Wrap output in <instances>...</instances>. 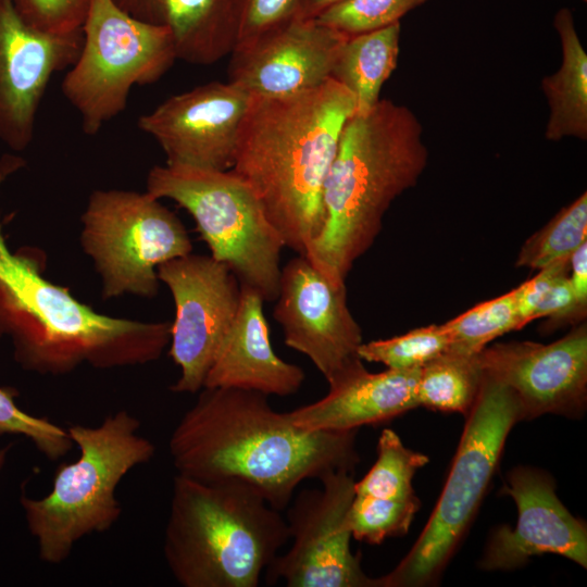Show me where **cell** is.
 <instances>
[{"instance_id":"74e56055","label":"cell","mask_w":587,"mask_h":587,"mask_svg":"<svg viewBox=\"0 0 587 587\" xmlns=\"http://www.w3.org/2000/svg\"><path fill=\"white\" fill-rule=\"evenodd\" d=\"M12 447H13V442H9L8 445L0 448V473L8 461V455Z\"/></svg>"},{"instance_id":"83f0119b","label":"cell","mask_w":587,"mask_h":587,"mask_svg":"<svg viewBox=\"0 0 587 587\" xmlns=\"http://www.w3.org/2000/svg\"><path fill=\"white\" fill-rule=\"evenodd\" d=\"M450 339L442 325H428L388 339L362 342V361L377 362L387 369H417L446 352Z\"/></svg>"},{"instance_id":"f1b7e54d","label":"cell","mask_w":587,"mask_h":587,"mask_svg":"<svg viewBox=\"0 0 587 587\" xmlns=\"http://www.w3.org/2000/svg\"><path fill=\"white\" fill-rule=\"evenodd\" d=\"M420 508V500H382L353 495L348 523L352 538L379 545L386 538L404 535Z\"/></svg>"},{"instance_id":"277c9868","label":"cell","mask_w":587,"mask_h":587,"mask_svg":"<svg viewBox=\"0 0 587 587\" xmlns=\"http://www.w3.org/2000/svg\"><path fill=\"white\" fill-rule=\"evenodd\" d=\"M427 163L423 127L411 109L380 99L370 112L354 114L326 177L323 226L303 255L333 283H345L379 234L386 211L417 184Z\"/></svg>"},{"instance_id":"52a82bcc","label":"cell","mask_w":587,"mask_h":587,"mask_svg":"<svg viewBox=\"0 0 587 587\" xmlns=\"http://www.w3.org/2000/svg\"><path fill=\"white\" fill-rule=\"evenodd\" d=\"M442 492L422 534L400 563L376 578V587L433 583L466 533L501 457L507 437L522 421L510 388L484 374Z\"/></svg>"},{"instance_id":"2e32d148","label":"cell","mask_w":587,"mask_h":587,"mask_svg":"<svg viewBox=\"0 0 587 587\" xmlns=\"http://www.w3.org/2000/svg\"><path fill=\"white\" fill-rule=\"evenodd\" d=\"M251 96L227 82H210L168 97L138 118L168 165L227 171Z\"/></svg>"},{"instance_id":"d6986e66","label":"cell","mask_w":587,"mask_h":587,"mask_svg":"<svg viewBox=\"0 0 587 587\" xmlns=\"http://www.w3.org/2000/svg\"><path fill=\"white\" fill-rule=\"evenodd\" d=\"M236 317L222 339L203 387L240 388L266 396H289L304 382L303 370L273 350L261 296L241 287Z\"/></svg>"},{"instance_id":"d590c367","label":"cell","mask_w":587,"mask_h":587,"mask_svg":"<svg viewBox=\"0 0 587 587\" xmlns=\"http://www.w3.org/2000/svg\"><path fill=\"white\" fill-rule=\"evenodd\" d=\"M569 279L579 309L586 313L587 307V241L570 257Z\"/></svg>"},{"instance_id":"f546056e","label":"cell","mask_w":587,"mask_h":587,"mask_svg":"<svg viewBox=\"0 0 587 587\" xmlns=\"http://www.w3.org/2000/svg\"><path fill=\"white\" fill-rule=\"evenodd\" d=\"M427 0H341L314 20L346 36L374 32L391 24Z\"/></svg>"},{"instance_id":"cb8c5ba5","label":"cell","mask_w":587,"mask_h":587,"mask_svg":"<svg viewBox=\"0 0 587 587\" xmlns=\"http://www.w3.org/2000/svg\"><path fill=\"white\" fill-rule=\"evenodd\" d=\"M483 377L478 354L446 351L420 369L417 405L466 416L477 399Z\"/></svg>"},{"instance_id":"8d00e7d4","label":"cell","mask_w":587,"mask_h":587,"mask_svg":"<svg viewBox=\"0 0 587 587\" xmlns=\"http://www.w3.org/2000/svg\"><path fill=\"white\" fill-rule=\"evenodd\" d=\"M341 0H294V18L314 20L321 12Z\"/></svg>"},{"instance_id":"484cf974","label":"cell","mask_w":587,"mask_h":587,"mask_svg":"<svg viewBox=\"0 0 587 587\" xmlns=\"http://www.w3.org/2000/svg\"><path fill=\"white\" fill-rule=\"evenodd\" d=\"M587 241V193L561 209L539 232L522 246L515 266L541 270L569 259Z\"/></svg>"},{"instance_id":"8fae6325","label":"cell","mask_w":587,"mask_h":587,"mask_svg":"<svg viewBox=\"0 0 587 587\" xmlns=\"http://www.w3.org/2000/svg\"><path fill=\"white\" fill-rule=\"evenodd\" d=\"M320 489H303L292 500L286 522L291 547L264 571L266 584L288 587H376L352 553L348 512L354 495L352 472L324 475Z\"/></svg>"},{"instance_id":"1f68e13d","label":"cell","mask_w":587,"mask_h":587,"mask_svg":"<svg viewBox=\"0 0 587 587\" xmlns=\"http://www.w3.org/2000/svg\"><path fill=\"white\" fill-rule=\"evenodd\" d=\"M32 26L49 33H70L83 27L91 0H12Z\"/></svg>"},{"instance_id":"836d02e7","label":"cell","mask_w":587,"mask_h":587,"mask_svg":"<svg viewBox=\"0 0 587 587\" xmlns=\"http://www.w3.org/2000/svg\"><path fill=\"white\" fill-rule=\"evenodd\" d=\"M569 268L570 258L559 260L539 270L536 276L514 288L520 329L533 321L534 312L553 279L561 273L569 271Z\"/></svg>"},{"instance_id":"4dcf8cb0","label":"cell","mask_w":587,"mask_h":587,"mask_svg":"<svg viewBox=\"0 0 587 587\" xmlns=\"http://www.w3.org/2000/svg\"><path fill=\"white\" fill-rule=\"evenodd\" d=\"M17 396L15 388L0 387V436H24L50 461L66 455L74 445L67 430L47 417L23 411L15 402Z\"/></svg>"},{"instance_id":"7402d4cb","label":"cell","mask_w":587,"mask_h":587,"mask_svg":"<svg viewBox=\"0 0 587 587\" xmlns=\"http://www.w3.org/2000/svg\"><path fill=\"white\" fill-rule=\"evenodd\" d=\"M553 26L561 42L560 67L541 79L549 114L545 137L550 141L564 138L587 139V53L576 30L573 13L560 9Z\"/></svg>"},{"instance_id":"5b68a950","label":"cell","mask_w":587,"mask_h":587,"mask_svg":"<svg viewBox=\"0 0 587 587\" xmlns=\"http://www.w3.org/2000/svg\"><path fill=\"white\" fill-rule=\"evenodd\" d=\"M280 511L249 484L173 479L163 553L183 587H257L289 540Z\"/></svg>"},{"instance_id":"ffe728a7","label":"cell","mask_w":587,"mask_h":587,"mask_svg":"<svg viewBox=\"0 0 587 587\" xmlns=\"http://www.w3.org/2000/svg\"><path fill=\"white\" fill-rule=\"evenodd\" d=\"M420 369L371 373L364 365L329 386L325 397L286 412L308 430H351L389 421L417 405Z\"/></svg>"},{"instance_id":"4316f807","label":"cell","mask_w":587,"mask_h":587,"mask_svg":"<svg viewBox=\"0 0 587 587\" xmlns=\"http://www.w3.org/2000/svg\"><path fill=\"white\" fill-rule=\"evenodd\" d=\"M444 327L450 339L447 351L478 354L496 338L520 329L514 289L475 305Z\"/></svg>"},{"instance_id":"4fadbf2b","label":"cell","mask_w":587,"mask_h":587,"mask_svg":"<svg viewBox=\"0 0 587 587\" xmlns=\"http://www.w3.org/2000/svg\"><path fill=\"white\" fill-rule=\"evenodd\" d=\"M273 316L285 344L308 357L328 386L361 367L362 333L347 303L345 283H333L304 257L280 272Z\"/></svg>"},{"instance_id":"603a6c76","label":"cell","mask_w":587,"mask_h":587,"mask_svg":"<svg viewBox=\"0 0 587 587\" xmlns=\"http://www.w3.org/2000/svg\"><path fill=\"white\" fill-rule=\"evenodd\" d=\"M401 25L350 36L340 48L330 77L354 97L355 114L370 112L380 100L385 82L396 70Z\"/></svg>"},{"instance_id":"3957f363","label":"cell","mask_w":587,"mask_h":587,"mask_svg":"<svg viewBox=\"0 0 587 587\" xmlns=\"http://www.w3.org/2000/svg\"><path fill=\"white\" fill-rule=\"evenodd\" d=\"M17 153L0 157V188L22 170ZM39 252H12L0 225V337L26 371L60 376L83 364L95 369L143 365L168 346L171 322H141L98 313L66 287L42 276Z\"/></svg>"},{"instance_id":"6da1fadb","label":"cell","mask_w":587,"mask_h":587,"mask_svg":"<svg viewBox=\"0 0 587 587\" xmlns=\"http://www.w3.org/2000/svg\"><path fill=\"white\" fill-rule=\"evenodd\" d=\"M357 432L303 429L264 394L203 387L172 432L168 451L177 474L245 482L282 511L303 480L354 470Z\"/></svg>"},{"instance_id":"d6a6232c","label":"cell","mask_w":587,"mask_h":587,"mask_svg":"<svg viewBox=\"0 0 587 587\" xmlns=\"http://www.w3.org/2000/svg\"><path fill=\"white\" fill-rule=\"evenodd\" d=\"M291 18L294 0H243L235 48L250 43Z\"/></svg>"},{"instance_id":"9c48e42d","label":"cell","mask_w":587,"mask_h":587,"mask_svg":"<svg viewBox=\"0 0 587 587\" xmlns=\"http://www.w3.org/2000/svg\"><path fill=\"white\" fill-rule=\"evenodd\" d=\"M82 30L80 53L61 89L93 136L125 110L134 86L158 82L177 54L165 28L132 17L113 0H91Z\"/></svg>"},{"instance_id":"7c38bea8","label":"cell","mask_w":587,"mask_h":587,"mask_svg":"<svg viewBox=\"0 0 587 587\" xmlns=\"http://www.w3.org/2000/svg\"><path fill=\"white\" fill-rule=\"evenodd\" d=\"M157 274L175 304L168 355L180 376L171 390L197 394L238 312L240 284L225 264L192 253L160 264Z\"/></svg>"},{"instance_id":"e575fe53","label":"cell","mask_w":587,"mask_h":587,"mask_svg":"<svg viewBox=\"0 0 587 587\" xmlns=\"http://www.w3.org/2000/svg\"><path fill=\"white\" fill-rule=\"evenodd\" d=\"M570 270V268H569ZM586 313L577 305L570 279L569 271L558 275L547 294L534 312L533 321L540 317H550L552 321L583 320Z\"/></svg>"},{"instance_id":"9a60e30c","label":"cell","mask_w":587,"mask_h":587,"mask_svg":"<svg viewBox=\"0 0 587 587\" xmlns=\"http://www.w3.org/2000/svg\"><path fill=\"white\" fill-rule=\"evenodd\" d=\"M483 373L515 395L523 420L544 414L579 417L587 402L585 323L551 344L510 341L478 353Z\"/></svg>"},{"instance_id":"f35d334b","label":"cell","mask_w":587,"mask_h":587,"mask_svg":"<svg viewBox=\"0 0 587 587\" xmlns=\"http://www.w3.org/2000/svg\"><path fill=\"white\" fill-rule=\"evenodd\" d=\"M580 1L586 2L587 0H580Z\"/></svg>"},{"instance_id":"8992f818","label":"cell","mask_w":587,"mask_h":587,"mask_svg":"<svg viewBox=\"0 0 587 587\" xmlns=\"http://www.w3.org/2000/svg\"><path fill=\"white\" fill-rule=\"evenodd\" d=\"M139 429V420L126 410L107 415L96 426L66 428L79 449L78 459L58 467L48 495L35 499L22 494L20 498L40 560L60 564L82 538L105 533L118 521V484L155 454L154 444Z\"/></svg>"},{"instance_id":"ac0fdd59","label":"cell","mask_w":587,"mask_h":587,"mask_svg":"<svg viewBox=\"0 0 587 587\" xmlns=\"http://www.w3.org/2000/svg\"><path fill=\"white\" fill-rule=\"evenodd\" d=\"M503 492L517 507V522L498 528L487 545L480 566L512 570L536 555L553 553L587 566V529L563 505L552 477L545 471L519 466L508 474Z\"/></svg>"},{"instance_id":"5bb4252c","label":"cell","mask_w":587,"mask_h":587,"mask_svg":"<svg viewBox=\"0 0 587 587\" xmlns=\"http://www.w3.org/2000/svg\"><path fill=\"white\" fill-rule=\"evenodd\" d=\"M83 30L49 33L28 24L12 0H0V141L13 152L33 141L51 77L77 60Z\"/></svg>"},{"instance_id":"e0dca14e","label":"cell","mask_w":587,"mask_h":587,"mask_svg":"<svg viewBox=\"0 0 587 587\" xmlns=\"http://www.w3.org/2000/svg\"><path fill=\"white\" fill-rule=\"evenodd\" d=\"M349 36L315 20L291 18L235 48L228 82L252 97H282L314 88L330 77Z\"/></svg>"},{"instance_id":"30bf717a","label":"cell","mask_w":587,"mask_h":587,"mask_svg":"<svg viewBox=\"0 0 587 587\" xmlns=\"http://www.w3.org/2000/svg\"><path fill=\"white\" fill-rule=\"evenodd\" d=\"M150 193L122 189L91 192L82 215L80 245L101 276L102 298H152L157 267L191 253L182 221Z\"/></svg>"},{"instance_id":"7a4b0ae2","label":"cell","mask_w":587,"mask_h":587,"mask_svg":"<svg viewBox=\"0 0 587 587\" xmlns=\"http://www.w3.org/2000/svg\"><path fill=\"white\" fill-rule=\"evenodd\" d=\"M354 114V97L332 77L298 93L250 98L230 170L298 254L323 226L326 177Z\"/></svg>"},{"instance_id":"d4e9b609","label":"cell","mask_w":587,"mask_h":587,"mask_svg":"<svg viewBox=\"0 0 587 587\" xmlns=\"http://www.w3.org/2000/svg\"><path fill=\"white\" fill-rule=\"evenodd\" d=\"M428 457L407 448L390 428L383 429L377 442V459L366 475L354 483V495L382 500L416 498L412 480Z\"/></svg>"},{"instance_id":"44dd1931","label":"cell","mask_w":587,"mask_h":587,"mask_svg":"<svg viewBox=\"0 0 587 587\" xmlns=\"http://www.w3.org/2000/svg\"><path fill=\"white\" fill-rule=\"evenodd\" d=\"M132 17L165 28L177 59L211 65L235 48L243 0H113Z\"/></svg>"},{"instance_id":"ba28073f","label":"cell","mask_w":587,"mask_h":587,"mask_svg":"<svg viewBox=\"0 0 587 587\" xmlns=\"http://www.w3.org/2000/svg\"><path fill=\"white\" fill-rule=\"evenodd\" d=\"M147 192L185 209L211 257L225 264L241 287L254 290L264 301H275L285 245L259 199L238 175L232 170L155 165L147 177Z\"/></svg>"}]
</instances>
